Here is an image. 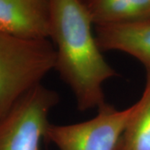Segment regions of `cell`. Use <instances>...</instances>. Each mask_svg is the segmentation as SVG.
I'll return each mask as SVG.
<instances>
[{"label":"cell","instance_id":"cell-1","mask_svg":"<svg viewBox=\"0 0 150 150\" xmlns=\"http://www.w3.org/2000/svg\"><path fill=\"white\" fill-rule=\"evenodd\" d=\"M49 39L56 50V68L81 111L105 103L103 84L118 74L103 58L93 23L83 0H50Z\"/></svg>","mask_w":150,"mask_h":150},{"label":"cell","instance_id":"cell-2","mask_svg":"<svg viewBox=\"0 0 150 150\" xmlns=\"http://www.w3.org/2000/svg\"><path fill=\"white\" fill-rule=\"evenodd\" d=\"M56 68L50 39H25L0 33V117Z\"/></svg>","mask_w":150,"mask_h":150},{"label":"cell","instance_id":"cell-3","mask_svg":"<svg viewBox=\"0 0 150 150\" xmlns=\"http://www.w3.org/2000/svg\"><path fill=\"white\" fill-rule=\"evenodd\" d=\"M59 102L58 93L42 83L23 94L0 117V150H39Z\"/></svg>","mask_w":150,"mask_h":150},{"label":"cell","instance_id":"cell-4","mask_svg":"<svg viewBox=\"0 0 150 150\" xmlns=\"http://www.w3.org/2000/svg\"><path fill=\"white\" fill-rule=\"evenodd\" d=\"M135 104L119 110L105 103L95 117L80 123L49 124L45 139L59 150H117Z\"/></svg>","mask_w":150,"mask_h":150},{"label":"cell","instance_id":"cell-5","mask_svg":"<svg viewBox=\"0 0 150 150\" xmlns=\"http://www.w3.org/2000/svg\"><path fill=\"white\" fill-rule=\"evenodd\" d=\"M50 0H0V33L25 39H49Z\"/></svg>","mask_w":150,"mask_h":150},{"label":"cell","instance_id":"cell-6","mask_svg":"<svg viewBox=\"0 0 150 150\" xmlns=\"http://www.w3.org/2000/svg\"><path fill=\"white\" fill-rule=\"evenodd\" d=\"M94 31L102 51L125 53L150 69V20L95 26Z\"/></svg>","mask_w":150,"mask_h":150},{"label":"cell","instance_id":"cell-7","mask_svg":"<svg viewBox=\"0 0 150 150\" xmlns=\"http://www.w3.org/2000/svg\"><path fill=\"white\" fill-rule=\"evenodd\" d=\"M94 26L150 20V0H83Z\"/></svg>","mask_w":150,"mask_h":150},{"label":"cell","instance_id":"cell-8","mask_svg":"<svg viewBox=\"0 0 150 150\" xmlns=\"http://www.w3.org/2000/svg\"><path fill=\"white\" fill-rule=\"evenodd\" d=\"M134 104L117 150H150V69L146 70L143 94Z\"/></svg>","mask_w":150,"mask_h":150}]
</instances>
